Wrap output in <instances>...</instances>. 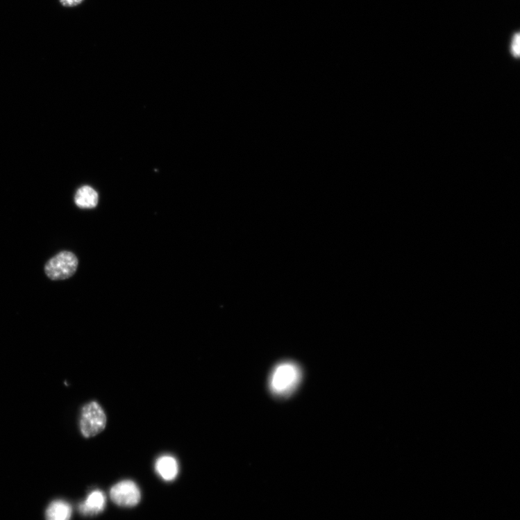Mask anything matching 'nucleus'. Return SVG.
<instances>
[{
  "label": "nucleus",
  "instance_id": "nucleus-2",
  "mask_svg": "<svg viewBox=\"0 0 520 520\" xmlns=\"http://www.w3.org/2000/svg\"><path fill=\"white\" fill-rule=\"evenodd\" d=\"M106 417L103 408L97 402L86 404L82 409L80 420L81 431L85 438L94 437L103 431Z\"/></svg>",
  "mask_w": 520,
  "mask_h": 520
},
{
  "label": "nucleus",
  "instance_id": "nucleus-10",
  "mask_svg": "<svg viewBox=\"0 0 520 520\" xmlns=\"http://www.w3.org/2000/svg\"><path fill=\"white\" fill-rule=\"evenodd\" d=\"M519 33H516L514 35L513 42H512V52L514 53V56L516 58L518 57V53H519Z\"/></svg>",
  "mask_w": 520,
  "mask_h": 520
},
{
  "label": "nucleus",
  "instance_id": "nucleus-9",
  "mask_svg": "<svg viewBox=\"0 0 520 520\" xmlns=\"http://www.w3.org/2000/svg\"><path fill=\"white\" fill-rule=\"evenodd\" d=\"M60 4L66 8L76 7L83 3L84 0H59Z\"/></svg>",
  "mask_w": 520,
  "mask_h": 520
},
{
  "label": "nucleus",
  "instance_id": "nucleus-7",
  "mask_svg": "<svg viewBox=\"0 0 520 520\" xmlns=\"http://www.w3.org/2000/svg\"><path fill=\"white\" fill-rule=\"evenodd\" d=\"M73 513L71 505L64 500H55L46 511L47 520H70Z\"/></svg>",
  "mask_w": 520,
  "mask_h": 520
},
{
  "label": "nucleus",
  "instance_id": "nucleus-8",
  "mask_svg": "<svg viewBox=\"0 0 520 520\" xmlns=\"http://www.w3.org/2000/svg\"><path fill=\"white\" fill-rule=\"evenodd\" d=\"M75 202L78 207L83 209L94 208L99 203V194L91 187L83 186L76 192Z\"/></svg>",
  "mask_w": 520,
  "mask_h": 520
},
{
  "label": "nucleus",
  "instance_id": "nucleus-5",
  "mask_svg": "<svg viewBox=\"0 0 520 520\" xmlns=\"http://www.w3.org/2000/svg\"><path fill=\"white\" fill-rule=\"evenodd\" d=\"M106 503V498L104 493L100 490H94L79 504L78 510L85 516L97 515L104 510Z\"/></svg>",
  "mask_w": 520,
  "mask_h": 520
},
{
  "label": "nucleus",
  "instance_id": "nucleus-4",
  "mask_svg": "<svg viewBox=\"0 0 520 520\" xmlns=\"http://www.w3.org/2000/svg\"><path fill=\"white\" fill-rule=\"evenodd\" d=\"M110 497L118 506L133 508L139 504L141 494L135 482L126 480L117 483L111 489Z\"/></svg>",
  "mask_w": 520,
  "mask_h": 520
},
{
  "label": "nucleus",
  "instance_id": "nucleus-6",
  "mask_svg": "<svg viewBox=\"0 0 520 520\" xmlns=\"http://www.w3.org/2000/svg\"><path fill=\"white\" fill-rule=\"evenodd\" d=\"M157 473L167 481L174 480L178 473V464L176 460L169 455L160 457L156 462Z\"/></svg>",
  "mask_w": 520,
  "mask_h": 520
},
{
  "label": "nucleus",
  "instance_id": "nucleus-1",
  "mask_svg": "<svg viewBox=\"0 0 520 520\" xmlns=\"http://www.w3.org/2000/svg\"><path fill=\"white\" fill-rule=\"evenodd\" d=\"M303 374L301 367L295 362L286 361L276 365L269 379V388L274 396L288 398L299 387Z\"/></svg>",
  "mask_w": 520,
  "mask_h": 520
},
{
  "label": "nucleus",
  "instance_id": "nucleus-3",
  "mask_svg": "<svg viewBox=\"0 0 520 520\" xmlns=\"http://www.w3.org/2000/svg\"><path fill=\"white\" fill-rule=\"evenodd\" d=\"M78 266V260L76 255L63 251L47 262L44 271L51 280H65L76 274Z\"/></svg>",
  "mask_w": 520,
  "mask_h": 520
}]
</instances>
